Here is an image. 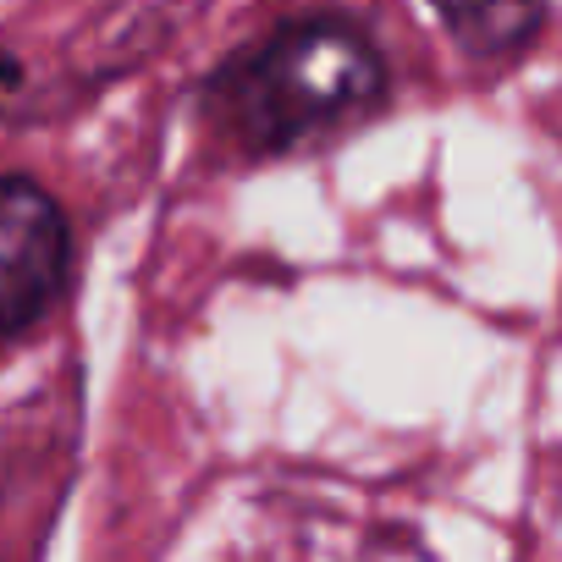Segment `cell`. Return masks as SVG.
Returning <instances> with one entry per match:
<instances>
[{
	"instance_id": "obj_3",
	"label": "cell",
	"mask_w": 562,
	"mask_h": 562,
	"mask_svg": "<svg viewBox=\"0 0 562 562\" xmlns=\"http://www.w3.org/2000/svg\"><path fill=\"white\" fill-rule=\"evenodd\" d=\"M447 34L474 61H507L546 29V0H430Z\"/></svg>"
},
{
	"instance_id": "obj_1",
	"label": "cell",
	"mask_w": 562,
	"mask_h": 562,
	"mask_svg": "<svg viewBox=\"0 0 562 562\" xmlns=\"http://www.w3.org/2000/svg\"><path fill=\"white\" fill-rule=\"evenodd\" d=\"M386 61L359 23L293 18L215 67L204 116L243 155H288L370 116L386 100Z\"/></svg>"
},
{
	"instance_id": "obj_2",
	"label": "cell",
	"mask_w": 562,
	"mask_h": 562,
	"mask_svg": "<svg viewBox=\"0 0 562 562\" xmlns=\"http://www.w3.org/2000/svg\"><path fill=\"white\" fill-rule=\"evenodd\" d=\"M72 281V226L34 177H0V342L34 331Z\"/></svg>"
},
{
	"instance_id": "obj_4",
	"label": "cell",
	"mask_w": 562,
	"mask_h": 562,
	"mask_svg": "<svg viewBox=\"0 0 562 562\" xmlns=\"http://www.w3.org/2000/svg\"><path fill=\"white\" fill-rule=\"evenodd\" d=\"M12 83H18V61L0 56V89H12Z\"/></svg>"
}]
</instances>
